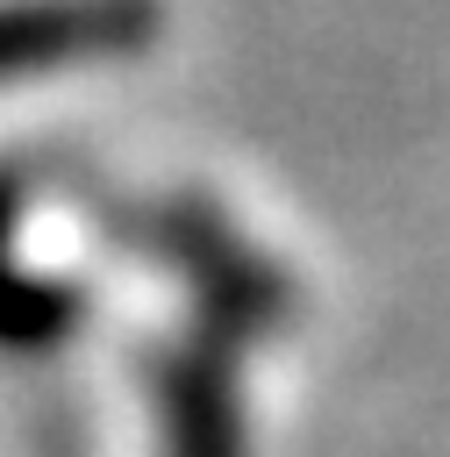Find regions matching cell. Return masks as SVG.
Returning <instances> with one entry per match:
<instances>
[{"mask_svg": "<svg viewBox=\"0 0 450 457\" xmlns=\"http://www.w3.org/2000/svg\"><path fill=\"white\" fill-rule=\"evenodd\" d=\"M157 457H250L229 336L200 328L157 357Z\"/></svg>", "mask_w": 450, "mask_h": 457, "instance_id": "cell-3", "label": "cell"}, {"mask_svg": "<svg viewBox=\"0 0 450 457\" xmlns=\"http://www.w3.org/2000/svg\"><path fill=\"white\" fill-rule=\"evenodd\" d=\"M21 179L0 164V350L43 357L86 328V286L21 264Z\"/></svg>", "mask_w": 450, "mask_h": 457, "instance_id": "cell-4", "label": "cell"}, {"mask_svg": "<svg viewBox=\"0 0 450 457\" xmlns=\"http://www.w3.org/2000/svg\"><path fill=\"white\" fill-rule=\"evenodd\" d=\"M157 0H0V86L136 57L157 43Z\"/></svg>", "mask_w": 450, "mask_h": 457, "instance_id": "cell-2", "label": "cell"}, {"mask_svg": "<svg viewBox=\"0 0 450 457\" xmlns=\"http://www.w3.org/2000/svg\"><path fill=\"white\" fill-rule=\"evenodd\" d=\"M121 243H136L143 257H157L164 271L186 278V293L200 300V328L229 336L236 350L286 328L293 314V286L286 271L250 250L236 236V221H221L207 200H150L121 214Z\"/></svg>", "mask_w": 450, "mask_h": 457, "instance_id": "cell-1", "label": "cell"}]
</instances>
